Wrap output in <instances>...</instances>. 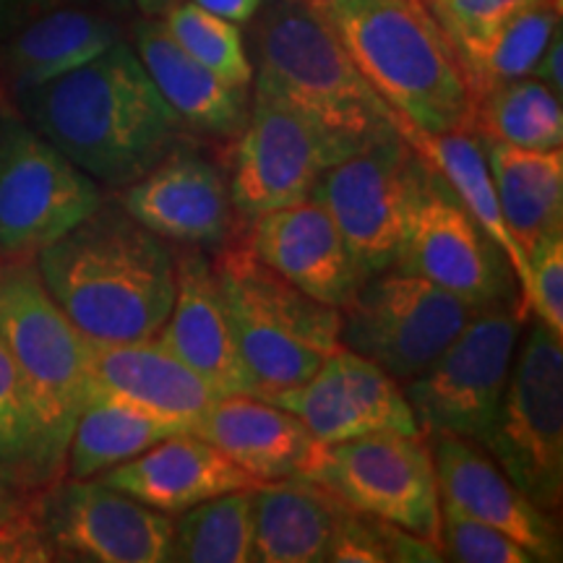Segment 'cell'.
Wrapping results in <instances>:
<instances>
[{"instance_id":"cell-28","label":"cell","mask_w":563,"mask_h":563,"mask_svg":"<svg viewBox=\"0 0 563 563\" xmlns=\"http://www.w3.org/2000/svg\"><path fill=\"white\" fill-rule=\"evenodd\" d=\"M180 435L170 422L154 418L123 399L89 391L70 433L66 467L74 481H89L144 454L159 441Z\"/></svg>"},{"instance_id":"cell-16","label":"cell","mask_w":563,"mask_h":563,"mask_svg":"<svg viewBox=\"0 0 563 563\" xmlns=\"http://www.w3.org/2000/svg\"><path fill=\"white\" fill-rule=\"evenodd\" d=\"M262 399L300 418L321 443L368 433L422 435L405 386L347 347L332 352L306 384Z\"/></svg>"},{"instance_id":"cell-20","label":"cell","mask_w":563,"mask_h":563,"mask_svg":"<svg viewBox=\"0 0 563 563\" xmlns=\"http://www.w3.org/2000/svg\"><path fill=\"white\" fill-rule=\"evenodd\" d=\"M243 243L279 277L332 308H342L363 282L340 228L316 199L253 217Z\"/></svg>"},{"instance_id":"cell-29","label":"cell","mask_w":563,"mask_h":563,"mask_svg":"<svg viewBox=\"0 0 563 563\" xmlns=\"http://www.w3.org/2000/svg\"><path fill=\"white\" fill-rule=\"evenodd\" d=\"M473 131L485 141H501L522 150H561V97L530 76L498 84L475 100Z\"/></svg>"},{"instance_id":"cell-30","label":"cell","mask_w":563,"mask_h":563,"mask_svg":"<svg viewBox=\"0 0 563 563\" xmlns=\"http://www.w3.org/2000/svg\"><path fill=\"white\" fill-rule=\"evenodd\" d=\"M60 470L30 389L0 340V475L19 485H47Z\"/></svg>"},{"instance_id":"cell-24","label":"cell","mask_w":563,"mask_h":563,"mask_svg":"<svg viewBox=\"0 0 563 563\" xmlns=\"http://www.w3.org/2000/svg\"><path fill=\"white\" fill-rule=\"evenodd\" d=\"M133 51L154 87L186 129L214 139H238L249 121L245 91L228 87L170 37L162 19L133 24Z\"/></svg>"},{"instance_id":"cell-37","label":"cell","mask_w":563,"mask_h":563,"mask_svg":"<svg viewBox=\"0 0 563 563\" xmlns=\"http://www.w3.org/2000/svg\"><path fill=\"white\" fill-rule=\"evenodd\" d=\"M323 561L332 563H389L384 519L340 506Z\"/></svg>"},{"instance_id":"cell-42","label":"cell","mask_w":563,"mask_h":563,"mask_svg":"<svg viewBox=\"0 0 563 563\" xmlns=\"http://www.w3.org/2000/svg\"><path fill=\"white\" fill-rule=\"evenodd\" d=\"M24 501L26 498H21L11 490V481H5V477L0 475V527L9 522V519L21 509V504Z\"/></svg>"},{"instance_id":"cell-19","label":"cell","mask_w":563,"mask_h":563,"mask_svg":"<svg viewBox=\"0 0 563 563\" xmlns=\"http://www.w3.org/2000/svg\"><path fill=\"white\" fill-rule=\"evenodd\" d=\"M175 277L178 290L173 311L157 342L191 368L217 397H256V378L238 350L214 266L199 249L188 245L175 256Z\"/></svg>"},{"instance_id":"cell-3","label":"cell","mask_w":563,"mask_h":563,"mask_svg":"<svg viewBox=\"0 0 563 563\" xmlns=\"http://www.w3.org/2000/svg\"><path fill=\"white\" fill-rule=\"evenodd\" d=\"M407 129L473 125L475 97L452 42L422 0H311Z\"/></svg>"},{"instance_id":"cell-45","label":"cell","mask_w":563,"mask_h":563,"mask_svg":"<svg viewBox=\"0 0 563 563\" xmlns=\"http://www.w3.org/2000/svg\"><path fill=\"white\" fill-rule=\"evenodd\" d=\"M306 3H311V0H306Z\"/></svg>"},{"instance_id":"cell-39","label":"cell","mask_w":563,"mask_h":563,"mask_svg":"<svg viewBox=\"0 0 563 563\" xmlns=\"http://www.w3.org/2000/svg\"><path fill=\"white\" fill-rule=\"evenodd\" d=\"M89 0H0V42L16 34L30 21L66 5H87Z\"/></svg>"},{"instance_id":"cell-22","label":"cell","mask_w":563,"mask_h":563,"mask_svg":"<svg viewBox=\"0 0 563 563\" xmlns=\"http://www.w3.org/2000/svg\"><path fill=\"white\" fill-rule=\"evenodd\" d=\"M97 481L167 517H178L180 511L222 493L253 490L262 485L196 433L170 435L144 454L104 470Z\"/></svg>"},{"instance_id":"cell-25","label":"cell","mask_w":563,"mask_h":563,"mask_svg":"<svg viewBox=\"0 0 563 563\" xmlns=\"http://www.w3.org/2000/svg\"><path fill=\"white\" fill-rule=\"evenodd\" d=\"M121 40L110 13L66 5L30 21L0 42V70L13 97L84 66Z\"/></svg>"},{"instance_id":"cell-7","label":"cell","mask_w":563,"mask_h":563,"mask_svg":"<svg viewBox=\"0 0 563 563\" xmlns=\"http://www.w3.org/2000/svg\"><path fill=\"white\" fill-rule=\"evenodd\" d=\"M481 311L433 282L386 269L363 279L340 308V342L405 386Z\"/></svg>"},{"instance_id":"cell-18","label":"cell","mask_w":563,"mask_h":563,"mask_svg":"<svg viewBox=\"0 0 563 563\" xmlns=\"http://www.w3.org/2000/svg\"><path fill=\"white\" fill-rule=\"evenodd\" d=\"M431 454L441 501L506 532L525 545L534 561L559 563L563 559L561 530L551 511L530 501L483 443L435 433L431 435Z\"/></svg>"},{"instance_id":"cell-10","label":"cell","mask_w":563,"mask_h":563,"mask_svg":"<svg viewBox=\"0 0 563 563\" xmlns=\"http://www.w3.org/2000/svg\"><path fill=\"white\" fill-rule=\"evenodd\" d=\"M230 146V199L238 214L253 217L311 199L329 167L368 150L363 141L329 131L279 100L253 91L241 136Z\"/></svg>"},{"instance_id":"cell-31","label":"cell","mask_w":563,"mask_h":563,"mask_svg":"<svg viewBox=\"0 0 563 563\" xmlns=\"http://www.w3.org/2000/svg\"><path fill=\"white\" fill-rule=\"evenodd\" d=\"M253 551L251 490H232L178 514L170 561L249 563Z\"/></svg>"},{"instance_id":"cell-32","label":"cell","mask_w":563,"mask_h":563,"mask_svg":"<svg viewBox=\"0 0 563 563\" xmlns=\"http://www.w3.org/2000/svg\"><path fill=\"white\" fill-rule=\"evenodd\" d=\"M555 32H561V0H540L517 13L490 45L470 66H464L475 100L498 84L532 76Z\"/></svg>"},{"instance_id":"cell-38","label":"cell","mask_w":563,"mask_h":563,"mask_svg":"<svg viewBox=\"0 0 563 563\" xmlns=\"http://www.w3.org/2000/svg\"><path fill=\"white\" fill-rule=\"evenodd\" d=\"M55 551L42 525L40 498H26L21 509L0 527V561H53Z\"/></svg>"},{"instance_id":"cell-40","label":"cell","mask_w":563,"mask_h":563,"mask_svg":"<svg viewBox=\"0 0 563 563\" xmlns=\"http://www.w3.org/2000/svg\"><path fill=\"white\" fill-rule=\"evenodd\" d=\"M532 76L538 81H543L545 87H551L555 95H563V45H561V32H555L551 45L545 47L543 58L538 60Z\"/></svg>"},{"instance_id":"cell-17","label":"cell","mask_w":563,"mask_h":563,"mask_svg":"<svg viewBox=\"0 0 563 563\" xmlns=\"http://www.w3.org/2000/svg\"><path fill=\"white\" fill-rule=\"evenodd\" d=\"M118 203L162 241L194 249L220 251L230 243L235 222L228 175L183 141L150 173L129 183Z\"/></svg>"},{"instance_id":"cell-6","label":"cell","mask_w":563,"mask_h":563,"mask_svg":"<svg viewBox=\"0 0 563 563\" xmlns=\"http://www.w3.org/2000/svg\"><path fill=\"white\" fill-rule=\"evenodd\" d=\"M0 340L30 389L55 460L66 464L89 394L87 336L55 302L32 256H0Z\"/></svg>"},{"instance_id":"cell-27","label":"cell","mask_w":563,"mask_h":563,"mask_svg":"<svg viewBox=\"0 0 563 563\" xmlns=\"http://www.w3.org/2000/svg\"><path fill=\"white\" fill-rule=\"evenodd\" d=\"M483 144L506 228L527 256L540 238L563 230V152Z\"/></svg>"},{"instance_id":"cell-8","label":"cell","mask_w":563,"mask_h":563,"mask_svg":"<svg viewBox=\"0 0 563 563\" xmlns=\"http://www.w3.org/2000/svg\"><path fill=\"white\" fill-rule=\"evenodd\" d=\"M300 477L350 509L371 514L441 548V493L426 435L368 433L316 443Z\"/></svg>"},{"instance_id":"cell-23","label":"cell","mask_w":563,"mask_h":563,"mask_svg":"<svg viewBox=\"0 0 563 563\" xmlns=\"http://www.w3.org/2000/svg\"><path fill=\"white\" fill-rule=\"evenodd\" d=\"M196 435L220 449L256 483L298 477L319 443L292 412L245 394L217 399Z\"/></svg>"},{"instance_id":"cell-14","label":"cell","mask_w":563,"mask_h":563,"mask_svg":"<svg viewBox=\"0 0 563 563\" xmlns=\"http://www.w3.org/2000/svg\"><path fill=\"white\" fill-rule=\"evenodd\" d=\"M391 269L433 282L470 306L490 308L514 302L519 308L509 258L433 165L428 167L415 199Z\"/></svg>"},{"instance_id":"cell-2","label":"cell","mask_w":563,"mask_h":563,"mask_svg":"<svg viewBox=\"0 0 563 563\" xmlns=\"http://www.w3.org/2000/svg\"><path fill=\"white\" fill-rule=\"evenodd\" d=\"M34 256L45 287L87 340H154L173 311L175 253L121 203L102 201Z\"/></svg>"},{"instance_id":"cell-43","label":"cell","mask_w":563,"mask_h":563,"mask_svg":"<svg viewBox=\"0 0 563 563\" xmlns=\"http://www.w3.org/2000/svg\"><path fill=\"white\" fill-rule=\"evenodd\" d=\"M178 3H183V0H133V9L144 19H162Z\"/></svg>"},{"instance_id":"cell-5","label":"cell","mask_w":563,"mask_h":563,"mask_svg":"<svg viewBox=\"0 0 563 563\" xmlns=\"http://www.w3.org/2000/svg\"><path fill=\"white\" fill-rule=\"evenodd\" d=\"M211 266L256 397L306 384L342 347L340 308L298 290L245 243L222 245Z\"/></svg>"},{"instance_id":"cell-9","label":"cell","mask_w":563,"mask_h":563,"mask_svg":"<svg viewBox=\"0 0 563 563\" xmlns=\"http://www.w3.org/2000/svg\"><path fill=\"white\" fill-rule=\"evenodd\" d=\"M485 452L540 509L563 501V336L534 321L511 365Z\"/></svg>"},{"instance_id":"cell-44","label":"cell","mask_w":563,"mask_h":563,"mask_svg":"<svg viewBox=\"0 0 563 563\" xmlns=\"http://www.w3.org/2000/svg\"><path fill=\"white\" fill-rule=\"evenodd\" d=\"M97 3H100L102 11L110 13V16H129L133 11V0H97Z\"/></svg>"},{"instance_id":"cell-12","label":"cell","mask_w":563,"mask_h":563,"mask_svg":"<svg viewBox=\"0 0 563 563\" xmlns=\"http://www.w3.org/2000/svg\"><path fill=\"white\" fill-rule=\"evenodd\" d=\"M522 323L514 302L485 308L420 376L405 384L426 439L452 433L485 441L509 384Z\"/></svg>"},{"instance_id":"cell-11","label":"cell","mask_w":563,"mask_h":563,"mask_svg":"<svg viewBox=\"0 0 563 563\" xmlns=\"http://www.w3.org/2000/svg\"><path fill=\"white\" fill-rule=\"evenodd\" d=\"M428 162L402 136H394L329 167L311 199L327 207L340 228L361 279L391 269Z\"/></svg>"},{"instance_id":"cell-36","label":"cell","mask_w":563,"mask_h":563,"mask_svg":"<svg viewBox=\"0 0 563 563\" xmlns=\"http://www.w3.org/2000/svg\"><path fill=\"white\" fill-rule=\"evenodd\" d=\"M530 262V285L525 298L519 300V316L527 323V316L551 329L555 336H563V230L548 232L527 253Z\"/></svg>"},{"instance_id":"cell-15","label":"cell","mask_w":563,"mask_h":563,"mask_svg":"<svg viewBox=\"0 0 563 563\" xmlns=\"http://www.w3.org/2000/svg\"><path fill=\"white\" fill-rule=\"evenodd\" d=\"M40 514L53 551L95 563L170 561L173 519L89 477L47 488Z\"/></svg>"},{"instance_id":"cell-1","label":"cell","mask_w":563,"mask_h":563,"mask_svg":"<svg viewBox=\"0 0 563 563\" xmlns=\"http://www.w3.org/2000/svg\"><path fill=\"white\" fill-rule=\"evenodd\" d=\"M16 102L34 131L110 188L150 173L188 131L123 40Z\"/></svg>"},{"instance_id":"cell-4","label":"cell","mask_w":563,"mask_h":563,"mask_svg":"<svg viewBox=\"0 0 563 563\" xmlns=\"http://www.w3.org/2000/svg\"><path fill=\"white\" fill-rule=\"evenodd\" d=\"M256 87L365 146L402 136V118L371 87L327 19L306 0H264L253 16Z\"/></svg>"},{"instance_id":"cell-41","label":"cell","mask_w":563,"mask_h":563,"mask_svg":"<svg viewBox=\"0 0 563 563\" xmlns=\"http://www.w3.org/2000/svg\"><path fill=\"white\" fill-rule=\"evenodd\" d=\"M191 3L224 21H232V24H249L264 5V0H191Z\"/></svg>"},{"instance_id":"cell-35","label":"cell","mask_w":563,"mask_h":563,"mask_svg":"<svg viewBox=\"0 0 563 563\" xmlns=\"http://www.w3.org/2000/svg\"><path fill=\"white\" fill-rule=\"evenodd\" d=\"M441 553L460 563H534L532 553L496 527L441 501Z\"/></svg>"},{"instance_id":"cell-13","label":"cell","mask_w":563,"mask_h":563,"mask_svg":"<svg viewBox=\"0 0 563 563\" xmlns=\"http://www.w3.org/2000/svg\"><path fill=\"white\" fill-rule=\"evenodd\" d=\"M100 203L95 178L19 115L0 112V256H34Z\"/></svg>"},{"instance_id":"cell-33","label":"cell","mask_w":563,"mask_h":563,"mask_svg":"<svg viewBox=\"0 0 563 563\" xmlns=\"http://www.w3.org/2000/svg\"><path fill=\"white\" fill-rule=\"evenodd\" d=\"M162 24L183 51L194 60H199L203 68H209L217 79L228 87L249 91L256 68H253L251 55L245 51L238 24L199 9L191 0L173 5L162 16Z\"/></svg>"},{"instance_id":"cell-34","label":"cell","mask_w":563,"mask_h":563,"mask_svg":"<svg viewBox=\"0 0 563 563\" xmlns=\"http://www.w3.org/2000/svg\"><path fill=\"white\" fill-rule=\"evenodd\" d=\"M452 42L462 68L470 66L509 21L540 0H422Z\"/></svg>"},{"instance_id":"cell-26","label":"cell","mask_w":563,"mask_h":563,"mask_svg":"<svg viewBox=\"0 0 563 563\" xmlns=\"http://www.w3.org/2000/svg\"><path fill=\"white\" fill-rule=\"evenodd\" d=\"M336 501L329 490L308 477L262 483L251 490L253 551L258 563H316L323 561L332 534Z\"/></svg>"},{"instance_id":"cell-21","label":"cell","mask_w":563,"mask_h":563,"mask_svg":"<svg viewBox=\"0 0 563 563\" xmlns=\"http://www.w3.org/2000/svg\"><path fill=\"white\" fill-rule=\"evenodd\" d=\"M89 391L123 399L180 433H196L217 394L186 368L170 350L154 340L95 342L87 340Z\"/></svg>"}]
</instances>
